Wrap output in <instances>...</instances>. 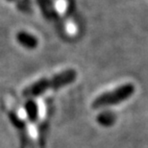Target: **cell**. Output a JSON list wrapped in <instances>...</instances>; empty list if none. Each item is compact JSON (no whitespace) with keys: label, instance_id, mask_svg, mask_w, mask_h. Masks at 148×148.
Listing matches in <instances>:
<instances>
[{"label":"cell","instance_id":"7","mask_svg":"<svg viewBox=\"0 0 148 148\" xmlns=\"http://www.w3.org/2000/svg\"><path fill=\"white\" fill-rule=\"evenodd\" d=\"M10 2L14 3L19 10L25 13H30L32 12V1L31 0H8Z\"/></svg>","mask_w":148,"mask_h":148},{"label":"cell","instance_id":"4","mask_svg":"<svg viewBox=\"0 0 148 148\" xmlns=\"http://www.w3.org/2000/svg\"><path fill=\"white\" fill-rule=\"evenodd\" d=\"M25 111L27 114V117L30 122L35 123L38 117V107L34 100H28L25 103Z\"/></svg>","mask_w":148,"mask_h":148},{"label":"cell","instance_id":"6","mask_svg":"<svg viewBox=\"0 0 148 148\" xmlns=\"http://www.w3.org/2000/svg\"><path fill=\"white\" fill-rule=\"evenodd\" d=\"M9 117H10V120L12 121V123L14 124V127L22 133V134H24L25 136L27 135L25 132V129H26V125L24 123V121H23L21 118H20L18 115H17L16 112L14 111L10 112V114H9Z\"/></svg>","mask_w":148,"mask_h":148},{"label":"cell","instance_id":"2","mask_svg":"<svg viewBox=\"0 0 148 148\" xmlns=\"http://www.w3.org/2000/svg\"><path fill=\"white\" fill-rule=\"evenodd\" d=\"M135 90V86L131 83L123 84L120 87L115 88L114 90L107 91V92H104L101 95L97 96L93 100L91 107L93 109H100L108 107V106L120 104L125 100L129 99L134 94Z\"/></svg>","mask_w":148,"mask_h":148},{"label":"cell","instance_id":"3","mask_svg":"<svg viewBox=\"0 0 148 148\" xmlns=\"http://www.w3.org/2000/svg\"><path fill=\"white\" fill-rule=\"evenodd\" d=\"M16 40L17 42L21 44L27 49H35L38 44V40L36 36L32 35L28 32L20 31L16 34Z\"/></svg>","mask_w":148,"mask_h":148},{"label":"cell","instance_id":"1","mask_svg":"<svg viewBox=\"0 0 148 148\" xmlns=\"http://www.w3.org/2000/svg\"><path fill=\"white\" fill-rule=\"evenodd\" d=\"M77 78V72L74 69H69L59 72L51 77H44L33 84L28 86L22 91L24 97H36L52 90H59L71 84Z\"/></svg>","mask_w":148,"mask_h":148},{"label":"cell","instance_id":"5","mask_svg":"<svg viewBox=\"0 0 148 148\" xmlns=\"http://www.w3.org/2000/svg\"><path fill=\"white\" fill-rule=\"evenodd\" d=\"M97 122L99 123V125L103 127H111L114 124L115 120H116V116L114 112H103L96 118Z\"/></svg>","mask_w":148,"mask_h":148}]
</instances>
